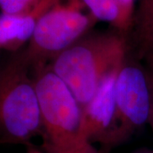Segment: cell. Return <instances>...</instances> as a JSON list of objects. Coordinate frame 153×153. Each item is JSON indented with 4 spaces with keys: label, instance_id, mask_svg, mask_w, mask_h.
Returning a JSON list of instances; mask_svg holds the SVG:
<instances>
[{
    "label": "cell",
    "instance_id": "obj_15",
    "mask_svg": "<svg viewBox=\"0 0 153 153\" xmlns=\"http://www.w3.org/2000/svg\"><path fill=\"white\" fill-rule=\"evenodd\" d=\"M133 153H153V152H151V151H146V150H142V151H137Z\"/></svg>",
    "mask_w": 153,
    "mask_h": 153
},
{
    "label": "cell",
    "instance_id": "obj_4",
    "mask_svg": "<svg viewBox=\"0 0 153 153\" xmlns=\"http://www.w3.org/2000/svg\"><path fill=\"white\" fill-rule=\"evenodd\" d=\"M116 104L109 131L100 144V153L122 145L141 127L148 124L153 106L146 69L124 63L116 82Z\"/></svg>",
    "mask_w": 153,
    "mask_h": 153
},
{
    "label": "cell",
    "instance_id": "obj_3",
    "mask_svg": "<svg viewBox=\"0 0 153 153\" xmlns=\"http://www.w3.org/2000/svg\"><path fill=\"white\" fill-rule=\"evenodd\" d=\"M32 67L22 53L0 70V145H32L41 134V111Z\"/></svg>",
    "mask_w": 153,
    "mask_h": 153
},
{
    "label": "cell",
    "instance_id": "obj_8",
    "mask_svg": "<svg viewBox=\"0 0 153 153\" xmlns=\"http://www.w3.org/2000/svg\"><path fill=\"white\" fill-rule=\"evenodd\" d=\"M97 19L111 22L117 25H124L123 16L119 0H82Z\"/></svg>",
    "mask_w": 153,
    "mask_h": 153
},
{
    "label": "cell",
    "instance_id": "obj_9",
    "mask_svg": "<svg viewBox=\"0 0 153 153\" xmlns=\"http://www.w3.org/2000/svg\"><path fill=\"white\" fill-rule=\"evenodd\" d=\"M33 2L34 0H0V8L5 15H22L31 10Z\"/></svg>",
    "mask_w": 153,
    "mask_h": 153
},
{
    "label": "cell",
    "instance_id": "obj_5",
    "mask_svg": "<svg viewBox=\"0 0 153 153\" xmlns=\"http://www.w3.org/2000/svg\"><path fill=\"white\" fill-rule=\"evenodd\" d=\"M87 16L71 8L46 11L37 22L27 49L22 51L32 71L76 43L89 25Z\"/></svg>",
    "mask_w": 153,
    "mask_h": 153
},
{
    "label": "cell",
    "instance_id": "obj_7",
    "mask_svg": "<svg viewBox=\"0 0 153 153\" xmlns=\"http://www.w3.org/2000/svg\"><path fill=\"white\" fill-rule=\"evenodd\" d=\"M45 13L39 4L17 16L3 14L0 16V48L16 50L28 39L30 40L37 22Z\"/></svg>",
    "mask_w": 153,
    "mask_h": 153
},
{
    "label": "cell",
    "instance_id": "obj_2",
    "mask_svg": "<svg viewBox=\"0 0 153 153\" xmlns=\"http://www.w3.org/2000/svg\"><path fill=\"white\" fill-rule=\"evenodd\" d=\"M126 45L117 36H101L75 43L52 60L49 68L83 108L100 83L125 63Z\"/></svg>",
    "mask_w": 153,
    "mask_h": 153
},
{
    "label": "cell",
    "instance_id": "obj_11",
    "mask_svg": "<svg viewBox=\"0 0 153 153\" xmlns=\"http://www.w3.org/2000/svg\"><path fill=\"white\" fill-rule=\"evenodd\" d=\"M145 60L147 62V70L153 71V49L150 51V53L148 54Z\"/></svg>",
    "mask_w": 153,
    "mask_h": 153
},
{
    "label": "cell",
    "instance_id": "obj_10",
    "mask_svg": "<svg viewBox=\"0 0 153 153\" xmlns=\"http://www.w3.org/2000/svg\"><path fill=\"white\" fill-rule=\"evenodd\" d=\"M134 0H119L120 4L122 6V10H123V16L127 20V18L128 16V13L130 10V6H131L132 3Z\"/></svg>",
    "mask_w": 153,
    "mask_h": 153
},
{
    "label": "cell",
    "instance_id": "obj_14",
    "mask_svg": "<svg viewBox=\"0 0 153 153\" xmlns=\"http://www.w3.org/2000/svg\"><path fill=\"white\" fill-rule=\"evenodd\" d=\"M148 125L150 126V128H151L152 134V139H153V106H152V113H151V117H150V119H149V123H148Z\"/></svg>",
    "mask_w": 153,
    "mask_h": 153
},
{
    "label": "cell",
    "instance_id": "obj_1",
    "mask_svg": "<svg viewBox=\"0 0 153 153\" xmlns=\"http://www.w3.org/2000/svg\"><path fill=\"white\" fill-rule=\"evenodd\" d=\"M41 111L44 153H100L82 133V107L66 84L50 70H33Z\"/></svg>",
    "mask_w": 153,
    "mask_h": 153
},
{
    "label": "cell",
    "instance_id": "obj_6",
    "mask_svg": "<svg viewBox=\"0 0 153 153\" xmlns=\"http://www.w3.org/2000/svg\"><path fill=\"white\" fill-rule=\"evenodd\" d=\"M122 66L105 77L93 98L82 108V133L92 144L100 145L111 128L115 112L116 82Z\"/></svg>",
    "mask_w": 153,
    "mask_h": 153
},
{
    "label": "cell",
    "instance_id": "obj_13",
    "mask_svg": "<svg viewBox=\"0 0 153 153\" xmlns=\"http://www.w3.org/2000/svg\"><path fill=\"white\" fill-rule=\"evenodd\" d=\"M27 153H44L41 149H38L36 146H34L33 144L27 146Z\"/></svg>",
    "mask_w": 153,
    "mask_h": 153
},
{
    "label": "cell",
    "instance_id": "obj_12",
    "mask_svg": "<svg viewBox=\"0 0 153 153\" xmlns=\"http://www.w3.org/2000/svg\"><path fill=\"white\" fill-rule=\"evenodd\" d=\"M146 72H147V77L148 81H149V85H150V88L152 91V94L153 99V71H149L146 69Z\"/></svg>",
    "mask_w": 153,
    "mask_h": 153
}]
</instances>
